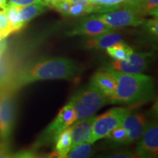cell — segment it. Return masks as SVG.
I'll list each match as a JSON object with an SVG mask.
<instances>
[{"label":"cell","mask_w":158,"mask_h":158,"mask_svg":"<svg viewBox=\"0 0 158 158\" xmlns=\"http://www.w3.org/2000/svg\"><path fill=\"white\" fill-rule=\"evenodd\" d=\"M80 74L72 59L66 57H41L18 68L0 90L15 93L32 83L45 80H70Z\"/></svg>","instance_id":"6da1fadb"},{"label":"cell","mask_w":158,"mask_h":158,"mask_svg":"<svg viewBox=\"0 0 158 158\" xmlns=\"http://www.w3.org/2000/svg\"><path fill=\"white\" fill-rule=\"evenodd\" d=\"M115 76L116 87L110 98V104H140L152 100L155 94V85L152 77L143 74H126L105 66Z\"/></svg>","instance_id":"7a4b0ae2"},{"label":"cell","mask_w":158,"mask_h":158,"mask_svg":"<svg viewBox=\"0 0 158 158\" xmlns=\"http://www.w3.org/2000/svg\"><path fill=\"white\" fill-rule=\"evenodd\" d=\"M73 108L76 121L94 115L110 100L92 83L78 90L68 102Z\"/></svg>","instance_id":"3957f363"},{"label":"cell","mask_w":158,"mask_h":158,"mask_svg":"<svg viewBox=\"0 0 158 158\" xmlns=\"http://www.w3.org/2000/svg\"><path fill=\"white\" fill-rule=\"evenodd\" d=\"M75 122L76 116L73 108L70 104H67L61 109L56 118L39 136L31 149L36 151L44 146L54 143L59 134L66 128L72 125Z\"/></svg>","instance_id":"277c9868"},{"label":"cell","mask_w":158,"mask_h":158,"mask_svg":"<svg viewBox=\"0 0 158 158\" xmlns=\"http://www.w3.org/2000/svg\"><path fill=\"white\" fill-rule=\"evenodd\" d=\"M16 102L15 93L0 90V138L10 142L16 121Z\"/></svg>","instance_id":"5b68a950"},{"label":"cell","mask_w":158,"mask_h":158,"mask_svg":"<svg viewBox=\"0 0 158 158\" xmlns=\"http://www.w3.org/2000/svg\"><path fill=\"white\" fill-rule=\"evenodd\" d=\"M129 110L125 108H114L102 115L96 116L89 143L93 144L98 140L105 138L112 130L121 126L124 116Z\"/></svg>","instance_id":"8992f818"},{"label":"cell","mask_w":158,"mask_h":158,"mask_svg":"<svg viewBox=\"0 0 158 158\" xmlns=\"http://www.w3.org/2000/svg\"><path fill=\"white\" fill-rule=\"evenodd\" d=\"M94 16L114 29L127 27H138L145 21L143 15L135 10L124 7L108 13L94 15Z\"/></svg>","instance_id":"52a82bcc"},{"label":"cell","mask_w":158,"mask_h":158,"mask_svg":"<svg viewBox=\"0 0 158 158\" xmlns=\"http://www.w3.org/2000/svg\"><path fill=\"white\" fill-rule=\"evenodd\" d=\"M135 153L142 158H155L158 155V125L157 120L147 122L145 129L139 138Z\"/></svg>","instance_id":"ba28073f"},{"label":"cell","mask_w":158,"mask_h":158,"mask_svg":"<svg viewBox=\"0 0 158 158\" xmlns=\"http://www.w3.org/2000/svg\"><path fill=\"white\" fill-rule=\"evenodd\" d=\"M152 56V54L149 52H133L127 60H115L106 66L122 73L140 74L148 68Z\"/></svg>","instance_id":"9c48e42d"},{"label":"cell","mask_w":158,"mask_h":158,"mask_svg":"<svg viewBox=\"0 0 158 158\" xmlns=\"http://www.w3.org/2000/svg\"><path fill=\"white\" fill-rule=\"evenodd\" d=\"M114 30L94 15L86 18L67 31L68 36L93 37Z\"/></svg>","instance_id":"30bf717a"},{"label":"cell","mask_w":158,"mask_h":158,"mask_svg":"<svg viewBox=\"0 0 158 158\" xmlns=\"http://www.w3.org/2000/svg\"><path fill=\"white\" fill-rule=\"evenodd\" d=\"M147 118L143 114L138 112H129L124 116L122 123V127L127 132L126 144L137 141L141 137L147 124Z\"/></svg>","instance_id":"8fae6325"},{"label":"cell","mask_w":158,"mask_h":158,"mask_svg":"<svg viewBox=\"0 0 158 158\" xmlns=\"http://www.w3.org/2000/svg\"><path fill=\"white\" fill-rule=\"evenodd\" d=\"M95 118L96 116L92 115L78 120L74 122L72 127H70V135L72 138L71 148L76 147L78 144L89 142L92 136V126Z\"/></svg>","instance_id":"7c38bea8"},{"label":"cell","mask_w":158,"mask_h":158,"mask_svg":"<svg viewBox=\"0 0 158 158\" xmlns=\"http://www.w3.org/2000/svg\"><path fill=\"white\" fill-rule=\"evenodd\" d=\"M121 40V35L112 30L103 34L89 37V39H86L83 43V46L87 50L102 51Z\"/></svg>","instance_id":"4fadbf2b"},{"label":"cell","mask_w":158,"mask_h":158,"mask_svg":"<svg viewBox=\"0 0 158 158\" xmlns=\"http://www.w3.org/2000/svg\"><path fill=\"white\" fill-rule=\"evenodd\" d=\"M106 97L110 98L114 95L116 87V79L110 71L102 70L96 73L91 79V82Z\"/></svg>","instance_id":"5bb4252c"},{"label":"cell","mask_w":158,"mask_h":158,"mask_svg":"<svg viewBox=\"0 0 158 158\" xmlns=\"http://www.w3.org/2000/svg\"><path fill=\"white\" fill-rule=\"evenodd\" d=\"M72 138L70 135V127L66 128L58 135L54 141V151L51 154L50 157L54 155V157L64 158L71 149Z\"/></svg>","instance_id":"9a60e30c"},{"label":"cell","mask_w":158,"mask_h":158,"mask_svg":"<svg viewBox=\"0 0 158 158\" xmlns=\"http://www.w3.org/2000/svg\"><path fill=\"white\" fill-rule=\"evenodd\" d=\"M48 7L44 4L34 3L19 7V15L22 22L27 25L29 21L39 16L47 10Z\"/></svg>","instance_id":"2e32d148"},{"label":"cell","mask_w":158,"mask_h":158,"mask_svg":"<svg viewBox=\"0 0 158 158\" xmlns=\"http://www.w3.org/2000/svg\"><path fill=\"white\" fill-rule=\"evenodd\" d=\"M106 51L110 57L118 61L127 60L130 55L133 54L134 52L132 47L122 40L110 45L106 48Z\"/></svg>","instance_id":"e0dca14e"},{"label":"cell","mask_w":158,"mask_h":158,"mask_svg":"<svg viewBox=\"0 0 158 158\" xmlns=\"http://www.w3.org/2000/svg\"><path fill=\"white\" fill-rule=\"evenodd\" d=\"M19 6L7 4L5 9H3L5 11L7 19L9 20L13 33L21 31L26 26L19 18Z\"/></svg>","instance_id":"ac0fdd59"},{"label":"cell","mask_w":158,"mask_h":158,"mask_svg":"<svg viewBox=\"0 0 158 158\" xmlns=\"http://www.w3.org/2000/svg\"><path fill=\"white\" fill-rule=\"evenodd\" d=\"M92 144L89 143H83L72 147L67 155L68 158H84L88 157L92 155Z\"/></svg>","instance_id":"d6986e66"},{"label":"cell","mask_w":158,"mask_h":158,"mask_svg":"<svg viewBox=\"0 0 158 158\" xmlns=\"http://www.w3.org/2000/svg\"><path fill=\"white\" fill-rule=\"evenodd\" d=\"M127 138V132L126 130L119 126V127L112 130L105 138H108L112 143L118 145H125L126 140Z\"/></svg>","instance_id":"ffe728a7"},{"label":"cell","mask_w":158,"mask_h":158,"mask_svg":"<svg viewBox=\"0 0 158 158\" xmlns=\"http://www.w3.org/2000/svg\"><path fill=\"white\" fill-rule=\"evenodd\" d=\"M94 7H86L81 4H71L67 17H78L85 14L94 13Z\"/></svg>","instance_id":"44dd1931"},{"label":"cell","mask_w":158,"mask_h":158,"mask_svg":"<svg viewBox=\"0 0 158 158\" xmlns=\"http://www.w3.org/2000/svg\"><path fill=\"white\" fill-rule=\"evenodd\" d=\"M11 34L13 31L5 11L0 10V40L7 38Z\"/></svg>","instance_id":"7402d4cb"},{"label":"cell","mask_w":158,"mask_h":158,"mask_svg":"<svg viewBox=\"0 0 158 158\" xmlns=\"http://www.w3.org/2000/svg\"><path fill=\"white\" fill-rule=\"evenodd\" d=\"M141 13L143 15H151L154 18H157L158 0H144L141 7Z\"/></svg>","instance_id":"603a6c76"},{"label":"cell","mask_w":158,"mask_h":158,"mask_svg":"<svg viewBox=\"0 0 158 158\" xmlns=\"http://www.w3.org/2000/svg\"><path fill=\"white\" fill-rule=\"evenodd\" d=\"M143 25L144 29L149 33V35H152L154 37L157 38L158 35V21L157 18H153V19L145 20Z\"/></svg>","instance_id":"cb8c5ba5"},{"label":"cell","mask_w":158,"mask_h":158,"mask_svg":"<svg viewBox=\"0 0 158 158\" xmlns=\"http://www.w3.org/2000/svg\"><path fill=\"white\" fill-rule=\"evenodd\" d=\"M100 157H109V158H133L136 157L135 153L130 150L119 149L116 151L112 152L110 153L103 154L102 156H99Z\"/></svg>","instance_id":"d4e9b609"},{"label":"cell","mask_w":158,"mask_h":158,"mask_svg":"<svg viewBox=\"0 0 158 158\" xmlns=\"http://www.w3.org/2000/svg\"><path fill=\"white\" fill-rule=\"evenodd\" d=\"M143 2L144 0H123V2L120 4V7H129V8L135 10L142 15L141 7L143 5Z\"/></svg>","instance_id":"484cf974"},{"label":"cell","mask_w":158,"mask_h":158,"mask_svg":"<svg viewBox=\"0 0 158 158\" xmlns=\"http://www.w3.org/2000/svg\"><path fill=\"white\" fill-rule=\"evenodd\" d=\"M71 4L68 2L66 0H62V1L59 2L56 4H55L51 7V8L54 9L55 10L59 12V13H61L62 15L67 17L68 16V13L70 9Z\"/></svg>","instance_id":"4316f807"},{"label":"cell","mask_w":158,"mask_h":158,"mask_svg":"<svg viewBox=\"0 0 158 158\" xmlns=\"http://www.w3.org/2000/svg\"><path fill=\"white\" fill-rule=\"evenodd\" d=\"M14 157V153L10 147V142L0 141V158Z\"/></svg>","instance_id":"83f0119b"},{"label":"cell","mask_w":158,"mask_h":158,"mask_svg":"<svg viewBox=\"0 0 158 158\" xmlns=\"http://www.w3.org/2000/svg\"><path fill=\"white\" fill-rule=\"evenodd\" d=\"M34 3L44 4L43 3V0H7V4L16 5V6H19V7H22V6L31 5V4H34Z\"/></svg>","instance_id":"f1b7e54d"},{"label":"cell","mask_w":158,"mask_h":158,"mask_svg":"<svg viewBox=\"0 0 158 158\" xmlns=\"http://www.w3.org/2000/svg\"><path fill=\"white\" fill-rule=\"evenodd\" d=\"M66 1H68L70 4H81V5L86 6V7L92 6V5H90L88 0H66Z\"/></svg>","instance_id":"f546056e"},{"label":"cell","mask_w":158,"mask_h":158,"mask_svg":"<svg viewBox=\"0 0 158 158\" xmlns=\"http://www.w3.org/2000/svg\"><path fill=\"white\" fill-rule=\"evenodd\" d=\"M60 1H62V0H43V3L45 4V5H46L47 7H49V8H51V7H52L53 5Z\"/></svg>","instance_id":"4dcf8cb0"},{"label":"cell","mask_w":158,"mask_h":158,"mask_svg":"<svg viewBox=\"0 0 158 158\" xmlns=\"http://www.w3.org/2000/svg\"><path fill=\"white\" fill-rule=\"evenodd\" d=\"M7 5V0H0V8L5 9V7Z\"/></svg>","instance_id":"1f68e13d"},{"label":"cell","mask_w":158,"mask_h":158,"mask_svg":"<svg viewBox=\"0 0 158 158\" xmlns=\"http://www.w3.org/2000/svg\"><path fill=\"white\" fill-rule=\"evenodd\" d=\"M0 141H1V138H0Z\"/></svg>","instance_id":"d6a6232c"}]
</instances>
